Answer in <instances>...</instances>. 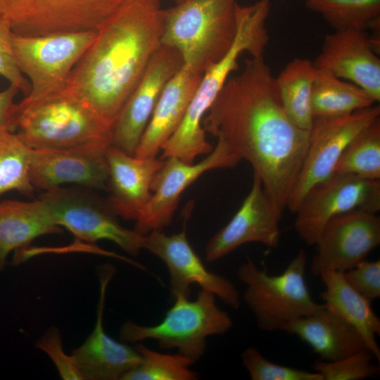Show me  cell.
<instances>
[{
  "mask_svg": "<svg viewBox=\"0 0 380 380\" xmlns=\"http://www.w3.org/2000/svg\"><path fill=\"white\" fill-rule=\"evenodd\" d=\"M334 30L379 27L380 0H306Z\"/></svg>",
  "mask_w": 380,
  "mask_h": 380,
  "instance_id": "cell-28",
  "label": "cell"
},
{
  "mask_svg": "<svg viewBox=\"0 0 380 380\" xmlns=\"http://www.w3.org/2000/svg\"><path fill=\"white\" fill-rule=\"evenodd\" d=\"M36 347L49 356L63 379L82 380L72 355H67L63 350L62 337L58 328L51 327L48 329L37 342Z\"/></svg>",
  "mask_w": 380,
  "mask_h": 380,
  "instance_id": "cell-34",
  "label": "cell"
},
{
  "mask_svg": "<svg viewBox=\"0 0 380 380\" xmlns=\"http://www.w3.org/2000/svg\"><path fill=\"white\" fill-rule=\"evenodd\" d=\"M379 116V106L373 105L342 117L314 118L305 156L286 208L295 213L306 194L334 174L350 141Z\"/></svg>",
  "mask_w": 380,
  "mask_h": 380,
  "instance_id": "cell-12",
  "label": "cell"
},
{
  "mask_svg": "<svg viewBox=\"0 0 380 380\" xmlns=\"http://www.w3.org/2000/svg\"><path fill=\"white\" fill-rule=\"evenodd\" d=\"M17 132L31 148L110 145L112 125L66 88L30 103H18Z\"/></svg>",
  "mask_w": 380,
  "mask_h": 380,
  "instance_id": "cell-5",
  "label": "cell"
},
{
  "mask_svg": "<svg viewBox=\"0 0 380 380\" xmlns=\"http://www.w3.org/2000/svg\"><path fill=\"white\" fill-rule=\"evenodd\" d=\"M182 65L175 49L159 47L112 126L110 146L134 155L165 87Z\"/></svg>",
  "mask_w": 380,
  "mask_h": 380,
  "instance_id": "cell-14",
  "label": "cell"
},
{
  "mask_svg": "<svg viewBox=\"0 0 380 380\" xmlns=\"http://www.w3.org/2000/svg\"><path fill=\"white\" fill-rule=\"evenodd\" d=\"M140 363L125 374L122 380H196L198 374L190 367L195 362L179 353L164 354L142 343L135 345Z\"/></svg>",
  "mask_w": 380,
  "mask_h": 380,
  "instance_id": "cell-31",
  "label": "cell"
},
{
  "mask_svg": "<svg viewBox=\"0 0 380 380\" xmlns=\"http://www.w3.org/2000/svg\"><path fill=\"white\" fill-rule=\"evenodd\" d=\"M236 0H185L163 9L161 45L203 74L231 47L236 32Z\"/></svg>",
  "mask_w": 380,
  "mask_h": 380,
  "instance_id": "cell-4",
  "label": "cell"
},
{
  "mask_svg": "<svg viewBox=\"0 0 380 380\" xmlns=\"http://www.w3.org/2000/svg\"><path fill=\"white\" fill-rule=\"evenodd\" d=\"M380 243V218L376 213L352 211L331 219L316 243L311 262L315 276L327 270L343 272L366 260Z\"/></svg>",
  "mask_w": 380,
  "mask_h": 380,
  "instance_id": "cell-17",
  "label": "cell"
},
{
  "mask_svg": "<svg viewBox=\"0 0 380 380\" xmlns=\"http://www.w3.org/2000/svg\"><path fill=\"white\" fill-rule=\"evenodd\" d=\"M159 0H126L97 31L66 89L112 126L161 46Z\"/></svg>",
  "mask_w": 380,
  "mask_h": 380,
  "instance_id": "cell-2",
  "label": "cell"
},
{
  "mask_svg": "<svg viewBox=\"0 0 380 380\" xmlns=\"http://www.w3.org/2000/svg\"><path fill=\"white\" fill-rule=\"evenodd\" d=\"M144 249L161 259L169 274L170 291L174 298H189L193 284L210 291L229 307L238 309L240 296L234 284L227 278L209 271L188 241L185 228L167 235L162 229L146 235Z\"/></svg>",
  "mask_w": 380,
  "mask_h": 380,
  "instance_id": "cell-16",
  "label": "cell"
},
{
  "mask_svg": "<svg viewBox=\"0 0 380 380\" xmlns=\"http://www.w3.org/2000/svg\"><path fill=\"white\" fill-rule=\"evenodd\" d=\"M96 35L97 31L39 37L13 34L17 65L30 84V93L21 102H34L65 89L72 70Z\"/></svg>",
  "mask_w": 380,
  "mask_h": 380,
  "instance_id": "cell-8",
  "label": "cell"
},
{
  "mask_svg": "<svg viewBox=\"0 0 380 380\" xmlns=\"http://www.w3.org/2000/svg\"><path fill=\"white\" fill-rule=\"evenodd\" d=\"M306 267L307 255L303 250L277 275L268 274L249 258L239 266L237 277L246 285L243 300L260 329L282 331L289 322L321 307L312 299L306 284Z\"/></svg>",
  "mask_w": 380,
  "mask_h": 380,
  "instance_id": "cell-6",
  "label": "cell"
},
{
  "mask_svg": "<svg viewBox=\"0 0 380 380\" xmlns=\"http://www.w3.org/2000/svg\"><path fill=\"white\" fill-rule=\"evenodd\" d=\"M374 356L368 350L362 351L336 361L316 360L314 372L323 380H361L379 374V368L372 362Z\"/></svg>",
  "mask_w": 380,
  "mask_h": 380,
  "instance_id": "cell-32",
  "label": "cell"
},
{
  "mask_svg": "<svg viewBox=\"0 0 380 380\" xmlns=\"http://www.w3.org/2000/svg\"><path fill=\"white\" fill-rule=\"evenodd\" d=\"M13 37V32L8 24L0 18V75L26 96L30 93V84L17 65Z\"/></svg>",
  "mask_w": 380,
  "mask_h": 380,
  "instance_id": "cell-35",
  "label": "cell"
},
{
  "mask_svg": "<svg viewBox=\"0 0 380 380\" xmlns=\"http://www.w3.org/2000/svg\"><path fill=\"white\" fill-rule=\"evenodd\" d=\"M110 146L89 143L65 148H32V185L43 191L75 184L90 189L107 190L109 172L106 153Z\"/></svg>",
  "mask_w": 380,
  "mask_h": 380,
  "instance_id": "cell-15",
  "label": "cell"
},
{
  "mask_svg": "<svg viewBox=\"0 0 380 380\" xmlns=\"http://www.w3.org/2000/svg\"><path fill=\"white\" fill-rule=\"evenodd\" d=\"M379 210V179L334 173L306 194L295 212L294 227L305 243L315 245L334 217L355 210L376 214Z\"/></svg>",
  "mask_w": 380,
  "mask_h": 380,
  "instance_id": "cell-11",
  "label": "cell"
},
{
  "mask_svg": "<svg viewBox=\"0 0 380 380\" xmlns=\"http://www.w3.org/2000/svg\"><path fill=\"white\" fill-rule=\"evenodd\" d=\"M375 103L361 87L316 68L311 96L313 118L342 117Z\"/></svg>",
  "mask_w": 380,
  "mask_h": 380,
  "instance_id": "cell-26",
  "label": "cell"
},
{
  "mask_svg": "<svg viewBox=\"0 0 380 380\" xmlns=\"http://www.w3.org/2000/svg\"><path fill=\"white\" fill-rule=\"evenodd\" d=\"M376 40L367 30H334L325 36L313 64L317 69L356 84L380 100V59Z\"/></svg>",
  "mask_w": 380,
  "mask_h": 380,
  "instance_id": "cell-19",
  "label": "cell"
},
{
  "mask_svg": "<svg viewBox=\"0 0 380 380\" xmlns=\"http://www.w3.org/2000/svg\"><path fill=\"white\" fill-rule=\"evenodd\" d=\"M347 283L369 300L380 297V260H362L343 272Z\"/></svg>",
  "mask_w": 380,
  "mask_h": 380,
  "instance_id": "cell-36",
  "label": "cell"
},
{
  "mask_svg": "<svg viewBox=\"0 0 380 380\" xmlns=\"http://www.w3.org/2000/svg\"><path fill=\"white\" fill-rule=\"evenodd\" d=\"M201 125L251 165L283 212L305 156L310 131L299 128L286 114L263 56L246 58L242 71L228 78Z\"/></svg>",
  "mask_w": 380,
  "mask_h": 380,
  "instance_id": "cell-1",
  "label": "cell"
},
{
  "mask_svg": "<svg viewBox=\"0 0 380 380\" xmlns=\"http://www.w3.org/2000/svg\"><path fill=\"white\" fill-rule=\"evenodd\" d=\"M215 297L203 289L194 300L177 297L160 322L144 326L128 320L121 327L120 337L133 343L153 339L161 348H175L196 362L203 355L208 336L224 334L232 327V319L217 305Z\"/></svg>",
  "mask_w": 380,
  "mask_h": 380,
  "instance_id": "cell-7",
  "label": "cell"
},
{
  "mask_svg": "<svg viewBox=\"0 0 380 380\" xmlns=\"http://www.w3.org/2000/svg\"><path fill=\"white\" fill-rule=\"evenodd\" d=\"M115 273V267L110 264L99 268L100 295L96 324L84 342L71 354L82 380H122L141 362L135 348L115 341L103 327L106 291Z\"/></svg>",
  "mask_w": 380,
  "mask_h": 380,
  "instance_id": "cell-20",
  "label": "cell"
},
{
  "mask_svg": "<svg viewBox=\"0 0 380 380\" xmlns=\"http://www.w3.org/2000/svg\"><path fill=\"white\" fill-rule=\"evenodd\" d=\"M175 1L177 2V4H178V3H181V2H182V1H184L185 0H175Z\"/></svg>",
  "mask_w": 380,
  "mask_h": 380,
  "instance_id": "cell-38",
  "label": "cell"
},
{
  "mask_svg": "<svg viewBox=\"0 0 380 380\" xmlns=\"http://www.w3.org/2000/svg\"><path fill=\"white\" fill-rule=\"evenodd\" d=\"M282 213L265 191L260 178L253 174L251 189L238 211L208 241L206 260H219L247 243L277 247Z\"/></svg>",
  "mask_w": 380,
  "mask_h": 380,
  "instance_id": "cell-18",
  "label": "cell"
},
{
  "mask_svg": "<svg viewBox=\"0 0 380 380\" xmlns=\"http://www.w3.org/2000/svg\"><path fill=\"white\" fill-rule=\"evenodd\" d=\"M61 232V227L53 223L39 198L28 202L0 201V272L12 251H24L41 236Z\"/></svg>",
  "mask_w": 380,
  "mask_h": 380,
  "instance_id": "cell-24",
  "label": "cell"
},
{
  "mask_svg": "<svg viewBox=\"0 0 380 380\" xmlns=\"http://www.w3.org/2000/svg\"><path fill=\"white\" fill-rule=\"evenodd\" d=\"M334 173L380 179V117L350 141L338 160Z\"/></svg>",
  "mask_w": 380,
  "mask_h": 380,
  "instance_id": "cell-29",
  "label": "cell"
},
{
  "mask_svg": "<svg viewBox=\"0 0 380 380\" xmlns=\"http://www.w3.org/2000/svg\"><path fill=\"white\" fill-rule=\"evenodd\" d=\"M125 1L0 0V18L23 37L98 31Z\"/></svg>",
  "mask_w": 380,
  "mask_h": 380,
  "instance_id": "cell-10",
  "label": "cell"
},
{
  "mask_svg": "<svg viewBox=\"0 0 380 380\" xmlns=\"http://www.w3.org/2000/svg\"><path fill=\"white\" fill-rule=\"evenodd\" d=\"M18 91L17 88L11 84L0 91V132H13L17 128L19 110L14 99Z\"/></svg>",
  "mask_w": 380,
  "mask_h": 380,
  "instance_id": "cell-37",
  "label": "cell"
},
{
  "mask_svg": "<svg viewBox=\"0 0 380 380\" xmlns=\"http://www.w3.org/2000/svg\"><path fill=\"white\" fill-rule=\"evenodd\" d=\"M270 11V0L244 6L236 4L234 42L226 54L203 74L180 125L161 147L162 159L174 156L194 163L198 156L212 151L202 120L231 73L239 69V57L246 52L251 56H263L270 40L266 26Z\"/></svg>",
  "mask_w": 380,
  "mask_h": 380,
  "instance_id": "cell-3",
  "label": "cell"
},
{
  "mask_svg": "<svg viewBox=\"0 0 380 380\" xmlns=\"http://www.w3.org/2000/svg\"><path fill=\"white\" fill-rule=\"evenodd\" d=\"M31 150L17 133L0 132V196L17 191L32 197L35 189L30 177Z\"/></svg>",
  "mask_w": 380,
  "mask_h": 380,
  "instance_id": "cell-30",
  "label": "cell"
},
{
  "mask_svg": "<svg viewBox=\"0 0 380 380\" xmlns=\"http://www.w3.org/2000/svg\"><path fill=\"white\" fill-rule=\"evenodd\" d=\"M241 159L222 139L212 151L197 163H187L177 157L164 160L151 185L150 200L137 220L134 230L146 235L161 230L172 221L180 197L184 190L205 172L235 167Z\"/></svg>",
  "mask_w": 380,
  "mask_h": 380,
  "instance_id": "cell-13",
  "label": "cell"
},
{
  "mask_svg": "<svg viewBox=\"0 0 380 380\" xmlns=\"http://www.w3.org/2000/svg\"><path fill=\"white\" fill-rule=\"evenodd\" d=\"M55 224L64 227L79 240L94 243L106 239L132 255L144 249L146 235L128 229L90 189L59 186L38 198Z\"/></svg>",
  "mask_w": 380,
  "mask_h": 380,
  "instance_id": "cell-9",
  "label": "cell"
},
{
  "mask_svg": "<svg viewBox=\"0 0 380 380\" xmlns=\"http://www.w3.org/2000/svg\"><path fill=\"white\" fill-rule=\"evenodd\" d=\"M282 331L298 336L324 361L369 351L358 330L324 304L312 314L289 322Z\"/></svg>",
  "mask_w": 380,
  "mask_h": 380,
  "instance_id": "cell-23",
  "label": "cell"
},
{
  "mask_svg": "<svg viewBox=\"0 0 380 380\" xmlns=\"http://www.w3.org/2000/svg\"><path fill=\"white\" fill-rule=\"evenodd\" d=\"M242 363L252 380H323L315 372L274 363L255 348L248 347L241 353Z\"/></svg>",
  "mask_w": 380,
  "mask_h": 380,
  "instance_id": "cell-33",
  "label": "cell"
},
{
  "mask_svg": "<svg viewBox=\"0 0 380 380\" xmlns=\"http://www.w3.org/2000/svg\"><path fill=\"white\" fill-rule=\"evenodd\" d=\"M316 68L308 58L290 61L275 77L283 107L299 128L310 131L313 123L311 96Z\"/></svg>",
  "mask_w": 380,
  "mask_h": 380,
  "instance_id": "cell-27",
  "label": "cell"
},
{
  "mask_svg": "<svg viewBox=\"0 0 380 380\" xmlns=\"http://www.w3.org/2000/svg\"><path fill=\"white\" fill-rule=\"evenodd\" d=\"M203 74L183 64L165 87L134 156L156 157L180 125Z\"/></svg>",
  "mask_w": 380,
  "mask_h": 380,
  "instance_id": "cell-22",
  "label": "cell"
},
{
  "mask_svg": "<svg viewBox=\"0 0 380 380\" xmlns=\"http://www.w3.org/2000/svg\"><path fill=\"white\" fill-rule=\"evenodd\" d=\"M106 157L109 172L107 203L117 216L136 221L150 200L152 180L164 159L138 158L113 146L107 148Z\"/></svg>",
  "mask_w": 380,
  "mask_h": 380,
  "instance_id": "cell-21",
  "label": "cell"
},
{
  "mask_svg": "<svg viewBox=\"0 0 380 380\" xmlns=\"http://www.w3.org/2000/svg\"><path fill=\"white\" fill-rule=\"evenodd\" d=\"M319 277L325 286L320 294L324 304L358 330L369 351L379 361L376 336L380 335V319L372 310L371 300L354 290L341 272L327 270Z\"/></svg>",
  "mask_w": 380,
  "mask_h": 380,
  "instance_id": "cell-25",
  "label": "cell"
}]
</instances>
